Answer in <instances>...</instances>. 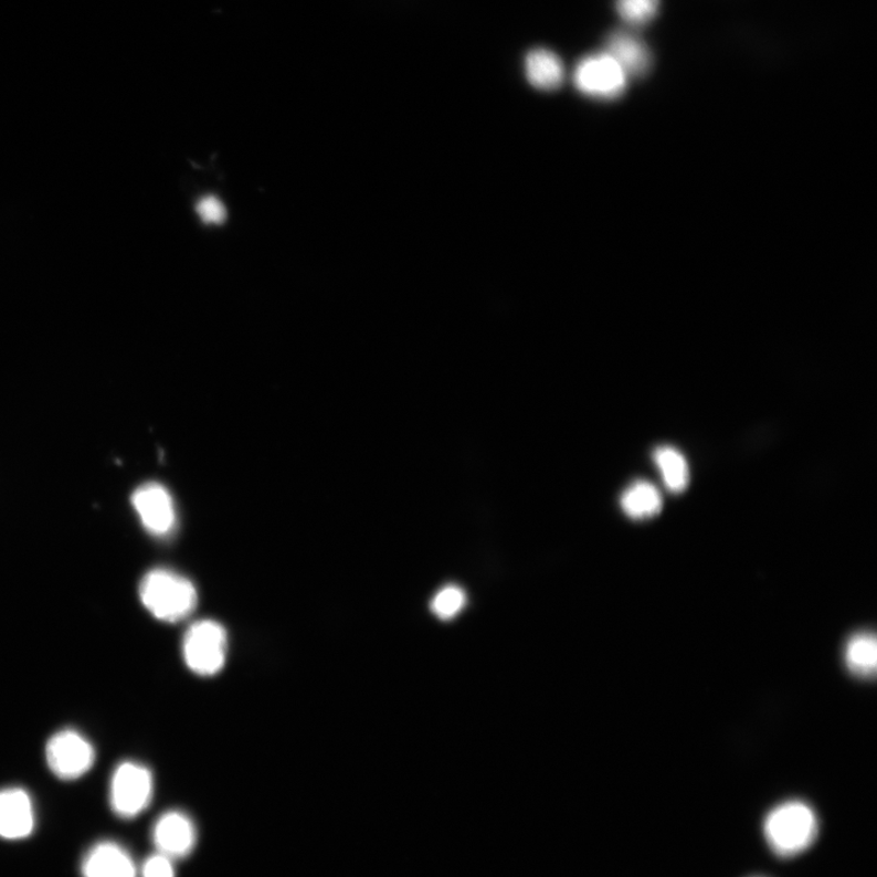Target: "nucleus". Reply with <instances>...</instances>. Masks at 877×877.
<instances>
[{
  "label": "nucleus",
  "instance_id": "nucleus-1",
  "mask_svg": "<svg viewBox=\"0 0 877 877\" xmlns=\"http://www.w3.org/2000/svg\"><path fill=\"white\" fill-rule=\"evenodd\" d=\"M763 834L778 857L802 855L820 835V820L810 804L802 801L781 803L765 816Z\"/></svg>",
  "mask_w": 877,
  "mask_h": 877
},
{
  "label": "nucleus",
  "instance_id": "nucleus-2",
  "mask_svg": "<svg viewBox=\"0 0 877 877\" xmlns=\"http://www.w3.org/2000/svg\"><path fill=\"white\" fill-rule=\"evenodd\" d=\"M139 599L157 620L177 623L196 611L198 592L191 580L170 569L158 568L141 579Z\"/></svg>",
  "mask_w": 877,
  "mask_h": 877
},
{
  "label": "nucleus",
  "instance_id": "nucleus-3",
  "mask_svg": "<svg viewBox=\"0 0 877 877\" xmlns=\"http://www.w3.org/2000/svg\"><path fill=\"white\" fill-rule=\"evenodd\" d=\"M229 637L224 627L210 620L189 626L182 645L186 665L201 677H212L226 663Z\"/></svg>",
  "mask_w": 877,
  "mask_h": 877
},
{
  "label": "nucleus",
  "instance_id": "nucleus-4",
  "mask_svg": "<svg viewBox=\"0 0 877 877\" xmlns=\"http://www.w3.org/2000/svg\"><path fill=\"white\" fill-rule=\"evenodd\" d=\"M154 778L144 764L125 762L112 778L110 804L116 815L133 820L144 813L152 799Z\"/></svg>",
  "mask_w": 877,
  "mask_h": 877
},
{
  "label": "nucleus",
  "instance_id": "nucleus-5",
  "mask_svg": "<svg viewBox=\"0 0 877 877\" xmlns=\"http://www.w3.org/2000/svg\"><path fill=\"white\" fill-rule=\"evenodd\" d=\"M45 758L55 776L76 780L89 772L96 762V751L80 732L63 730L46 743Z\"/></svg>",
  "mask_w": 877,
  "mask_h": 877
},
{
  "label": "nucleus",
  "instance_id": "nucleus-6",
  "mask_svg": "<svg viewBox=\"0 0 877 877\" xmlns=\"http://www.w3.org/2000/svg\"><path fill=\"white\" fill-rule=\"evenodd\" d=\"M627 76L606 52L589 55L575 67L574 83L585 96L598 99H617L626 88Z\"/></svg>",
  "mask_w": 877,
  "mask_h": 877
},
{
  "label": "nucleus",
  "instance_id": "nucleus-7",
  "mask_svg": "<svg viewBox=\"0 0 877 877\" xmlns=\"http://www.w3.org/2000/svg\"><path fill=\"white\" fill-rule=\"evenodd\" d=\"M141 525L154 537H168L175 530L177 515L168 489L159 483H147L130 497Z\"/></svg>",
  "mask_w": 877,
  "mask_h": 877
},
{
  "label": "nucleus",
  "instance_id": "nucleus-8",
  "mask_svg": "<svg viewBox=\"0 0 877 877\" xmlns=\"http://www.w3.org/2000/svg\"><path fill=\"white\" fill-rule=\"evenodd\" d=\"M152 841L160 855L172 860L191 855L197 844V830L191 817L171 811L159 817L152 830Z\"/></svg>",
  "mask_w": 877,
  "mask_h": 877
},
{
  "label": "nucleus",
  "instance_id": "nucleus-9",
  "mask_svg": "<svg viewBox=\"0 0 877 877\" xmlns=\"http://www.w3.org/2000/svg\"><path fill=\"white\" fill-rule=\"evenodd\" d=\"M35 825L31 796L22 789L0 791V837L23 839L33 833Z\"/></svg>",
  "mask_w": 877,
  "mask_h": 877
},
{
  "label": "nucleus",
  "instance_id": "nucleus-10",
  "mask_svg": "<svg viewBox=\"0 0 877 877\" xmlns=\"http://www.w3.org/2000/svg\"><path fill=\"white\" fill-rule=\"evenodd\" d=\"M81 871L83 877H137L133 857L124 847L110 841L88 850Z\"/></svg>",
  "mask_w": 877,
  "mask_h": 877
},
{
  "label": "nucleus",
  "instance_id": "nucleus-11",
  "mask_svg": "<svg viewBox=\"0 0 877 877\" xmlns=\"http://www.w3.org/2000/svg\"><path fill=\"white\" fill-rule=\"evenodd\" d=\"M606 53L623 68L626 76H645L652 66V55L646 44L635 34L613 32L606 43Z\"/></svg>",
  "mask_w": 877,
  "mask_h": 877
},
{
  "label": "nucleus",
  "instance_id": "nucleus-12",
  "mask_svg": "<svg viewBox=\"0 0 877 877\" xmlns=\"http://www.w3.org/2000/svg\"><path fill=\"white\" fill-rule=\"evenodd\" d=\"M527 78L531 86L542 91L559 89L564 81V66L559 55L537 49L526 59Z\"/></svg>",
  "mask_w": 877,
  "mask_h": 877
},
{
  "label": "nucleus",
  "instance_id": "nucleus-13",
  "mask_svg": "<svg viewBox=\"0 0 877 877\" xmlns=\"http://www.w3.org/2000/svg\"><path fill=\"white\" fill-rule=\"evenodd\" d=\"M621 505L626 516L633 519L654 517L662 511V497L654 485L637 482L626 489L622 496Z\"/></svg>",
  "mask_w": 877,
  "mask_h": 877
},
{
  "label": "nucleus",
  "instance_id": "nucleus-14",
  "mask_svg": "<svg viewBox=\"0 0 877 877\" xmlns=\"http://www.w3.org/2000/svg\"><path fill=\"white\" fill-rule=\"evenodd\" d=\"M845 658L847 667L858 677L870 678L877 666V644L871 633H859L849 638Z\"/></svg>",
  "mask_w": 877,
  "mask_h": 877
},
{
  "label": "nucleus",
  "instance_id": "nucleus-15",
  "mask_svg": "<svg viewBox=\"0 0 877 877\" xmlns=\"http://www.w3.org/2000/svg\"><path fill=\"white\" fill-rule=\"evenodd\" d=\"M655 461L670 492L681 493L686 489L689 483V466L678 450L668 446L658 447Z\"/></svg>",
  "mask_w": 877,
  "mask_h": 877
},
{
  "label": "nucleus",
  "instance_id": "nucleus-16",
  "mask_svg": "<svg viewBox=\"0 0 877 877\" xmlns=\"http://www.w3.org/2000/svg\"><path fill=\"white\" fill-rule=\"evenodd\" d=\"M615 7L627 25L645 27L657 17L661 0H617Z\"/></svg>",
  "mask_w": 877,
  "mask_h": 877
},
{
  "label": "nucleus",
  "instance_id": "nucleus-17",
  "mask_svg": "<svg viewBox=\"0 0 877 877\" xmlns=\"http://www.w3.org/2000/svg\"><path fill=\"white\" fill-rule=\"evenodd\" d=\"M465 591L450 585L438 591L432 601L431 610L438 620L452 621L466 606Z\"/></svg>",
  "mask_w": 877,
  "mask_h": 877
},
{
  "label": "nucleus",
  "instance_id": "nucleus-18",
  "mask_svg": "<svg viewBox=\"0 0 877 877\" xmlns=\"http://www.w3.org/2000/svg\"><path fill=\"white\" fill-rule=\"evenodd\" d=\"M196 210L199 218L209 224H221L228 216L226 208L222 201L213 196L201 198Z\"/></svg>",
  "mask_w": 877,
  "mask_h": 877
},
{
  "label": "nucleus",
  "instance_id": "nucleus-19",
  "mask_svg": "<svg viewBox=\"0 0 877 877\" xmlns=\"http://www.w3.org/2000/svg\"><path fill=\"white\" fill-rule=\"evenodd\" d=\"M141 877H176L172 859L157 853L146 860Z\"/></svg>",
  "mask_w": 877,
  "mask_h": 877
}]
</instances>
